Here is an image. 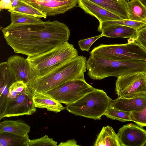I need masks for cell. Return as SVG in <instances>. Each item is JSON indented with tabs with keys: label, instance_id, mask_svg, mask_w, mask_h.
Instances as JSON below:
<instances>
[{
	"label": "cell",
	"instance_id": "8",
	"mask_svg": "<svg viewBox=\"0 0 146 146\" xmlns=\"http://www.w3.org/2000/svg\"><path fill=\"white\" fill-rule=\"evenodd\" d=\"M115 90L119 97H146V72H138L118 77L115 82Z\"/></svg>",
	"mask_w": 146,
	"mask_h": 146
},
{
	"label": "cell",
	"instance_id": "18",
	"mask_svg": "<svg viewBox=\"0 0 146 146\" xmlns=\"http://www.w3.org/2000/svg\"><path fill=\"white\" fill-rule=\"evenodd\" d=\"M30 131V126L21 120H5L0 123V133L25 135L28 134Z\"/></svg>",
	"mask_w": 146,
	"mask_h": 146
},
{
	"label": "cell",
	"instance_id": "6",
	"mask_svg": "<svg viewBox=\"0 0 146 146\" xmlns=\"http://www.w3.org/2000/svg\"><path fill=\"white\" fill-rule=\"evenodd\" d=\"M121 44H101L94 48L90 54L115 60L146 61V51L135 41Z\"/></svg>",
	"mask_w": 146,
	"mask_h": 146
},
{
	"label": "cell",
	"instance_id": "27",
	"mask_svg": "<svg viewBox=\"0 0 146 146\" xmlns=\"http://www.w3.org/2000/svg\"><path fill=\"white\" fill-rule=\"evenodd\" d=\"M57 142L45 135L39 138L29 140V146H57Z\"/></svg>",
	"mask_w": 146,
	"mask_h": 146
},
{
	"label": "cell",
	"instance_id": "23",
	"mask_svg": "<svg viewBox=\"0 0 146 146\" xmlns=\"http://www.w3.org/2000/svg\"><path fill=\"white\" fill-rule=\"evenodd\" d=\"M9 12H15L33 16L39 18L45 19L47 15L38 9L31 6L21 0L16 7L8 9Z\"/></svg>",
	"mask_w": 146,
	"mask_h": 146
},
{
	"label": "cell",
	"instance_id": "12",
	"mask_svg": "<svg viewBox=\"0 0 146 146\" xmlns=\"http://www.w3.org/2000/svg\"><path fill=\"white\" fill-rule=\"evenodd\" d=\"M7 62L15 81H23L28 85L31 79V72L26 58L13 55L8 58Z\"/></svg>",
	"mask_w": 146,
	"mask_h": 146
},
{
	"label": "cell",
	"instance_id": "15",
	"mask_svg": "<svg viewBox=\"0 0 146 146\" xmlns=\"http://www.w3.org/2000/svg\"><path fill=\"white\" fill-rule=\"evenodd\" d=\"M138 30L124 26L112 25L104 28L101 32L104 36L109 38H129L128 42L135 40L137 35Z\"/></svg>",
	"mask_w": 146,
	"mask_h": 146
},
{
	"label": "cell",
	"instance_id": "2",
	"mask_svg": "<svg viewBox=\"0 0 146 146\" xmlns=\"http://www.w3.org/2000/svg\"><path fill=\"white\" fill-rule=\"evenodd\" d=\"M86 58L77 56L59 65L45 75L31 81L28 85L33 95L44 93L67 81L84 80Z\"/></svg>",
	"mask_w": 146,
	"mask_h": 146
},
{
	"label": "cell",
	"instance_id": "29",
	"mask_svg": "<svg viewBox=\"0 0 146 146\" xmlns=\"http://www.w3.org/2000/svg\"><path fill=\"white\" fill-rule=\"evenodd\" d=\"M102 36H104V35L103 34L101 33L100 35L98 36L80 40L78 43L80 49L83 51L89 52L91 46L93 43Z\"/></svg>",
	"mask_w": 146,
	"mask_h": 146
},
{
	"label": "cell",
	"instance_id": "4",
	"mask_svg": "<svg viewBox=\"0 0 146 146\" xmlns=\"http://www.w3.org/2000/svg\"><path fill=\"white\" fill-rule=\"evenodd\" d=\"M78 56L77 50L74 45L67 41L40 54L27 57L26 59L29 64L31 72V79L29 84Z\"/></svg>",
	"mask_w": 146,
	"mask_h": 146
},
{
	"label": "cell",
	"instance_id": "25",
	"mask_svg": "<svg viewBox=\"0 0 146 146\" xmlns=\"http://www.w3.org/2000/svg\"><path fill=\"white\" fill-rule=\"evenodd\" d=\"M28 88L27 84L23 81H15L9 88L7 98H15L23 94Z\"/></svg>",
	"mask_w": 146,
	"mask_h": 146
},
{
	"label": "cell",
	"instance_id": "14",
	"mask_svg": "<svg viewBox=\"0 0 146 146\" xmlns=\"http://www.w3.org/2000/svg\"><path fill=\"white\" fill-rule=\"evenodd\" d=\"M110 107L128 113L141 111L146 108V97L126 98L118 97L111 100Z\"/></svg>",
	"mask_w": 146,
	"mask_h": 146
},
{
	"label": "cell",
	"instance_id": "10",
	"mask_svg": "<svg viewBox=\"0 0 146 146\" xmlns=\"http://www.w3.org/2000/svg\"><path fill=\"white\" fill-rule=\"evenodd\" d=\"M38 9L47 16L63 14L73 8L77 0H22Z\"/></svg>",
	"mask_w": 146,
	"mask_h": 146
},
{
	"label": "cell",
	"instance_id": "35",
	"mask_svg": "<svg viewBox=\"0 0 146 146\" xmlns=\"http://www.w3.org/2000/svg\"><path fill=\"white\" fill-rule=\"evenodd\" d=\"M120 0L122 1H125V0Z\"/></svg>",
	"mask_w": 146,
	"mask_h": 146
},
{
	"label": "cell",
	"instance_id": "32",
	"mask_svg": "<svg viewBox=\"0 0 146 146\" xmlns=\"http://www.w3.org/2000/svg\"><path fill=\"white\" fill-rule=\"evenodd\" d=\"M58 146H79L80 145L77 144L76 141L74 139L68 140L65 142H61L58 145Z\"/></svg>",
	"mask_w": 146,
	"mask_h": 146
},
{
	"label": "cell",
	"instance_id": "34",
	"mask_svg": "<svg viewBox=\"0 0 146 146\" xmlns=\"http://www.w3.org/2000/svg\"><path fill=\"white\" fill-rule=\"evenodd\" d=\"M143 146H146V142L143 145Z\"/></svg>",
	"mask_w": 146,
	"mask_h": 146
},
{
	"label": "cell",
	"instance_id": "17",
	"mask_svg": "<svg viewBox=\"0 0 146 146\" xmlns=\"http://www.w3.org/2000/svg\"><path fill=\"white\" fill-rule=\"evenodd\" d=\"M33 101L36 108H46L47 110L58 113L65 109L61 104L44 93L36 94L33 96Z\"/></svg>",
	"mask_w": 146,
	"mask_h": 146
},
{
	"label": "cell",
	"instance_id": "5",
	"mask_svg": "<svg viewBox=\"0 0 146 146\" xmlns=\"http://www.w3.org/2000/svg\"><path fill=\"white\" fill-rule=\"evenodd\" d=\"M111 100L104 91L96 88L75 102L67 105L66 109L76 115L100 119L110 107Z\"/></svg>",
	"mask_w": 146,
	"mask_h": 146
},
{
	"label": "cell",
	"instance_id": "26",
	"mask_svg": "<svg viewBox=\"0 0 146 146\" xmlns=\"http://www.w3.org/2000/svg\"><path fill=\"white\" fill-rule=\"evenodd\" d=\"M129 113L110 107L107 110L104 115L108 118L123 122L131 121L129 116Z\"/></svg>",
	"mask_w": 146,
	"mask_h": 146
},
{
	"label": "cell",
	"instance_id": "3",
	"mask_svg": "<svg viewBox=\"0 0 146 146\" xmlns=\"http://www.w3.org/2000/svg\"><path fill=\"white\" fill-rule=\"evenodd\" d=\"M87 75L91 79L101 80L138 72H146V61L115 60L90 54L86 61Z\"/></svg>",
	"mask_w": 146,
	"mask_h": 146
},
{
	"label": "cell",
	"instance_id": "19",
	"mask_svg": "<svg viewBox=\"0 0 146 146\" xmlns=\"http://www.w3.org/2000/svg\"><path fill=\"white\" fill-rule=\"evenodd\" d=\"M94 146H120L117 134L110 126L103 127Z\"/></svg>",
	"mask_w": 146,
	"mask_h": 146
},
{
	"label": "cell",
	"instance_id": "21",
	"mask_svg": "<svg viewBox=\"0 0 146 146\" xmlns=\"http://www.w3.org/2000/svg\"><path fill=\"white\" fill-rule=\"evenodd\" d=\"M129 19L146 22V7L139 0L127 2Z\"/></svg>",
	"mask_w": 146,
	"mask_h": 146
},
{
	"label": "cell",
	"instance_id": "20",
	"mask_svg": "<svg viewBox=\"0 0 146 146\" xmlns=\"http://www.w3.org/2000/svg\"><path fill=\"white\" fill-rule=\"evenodd\" d=\"M29 140L28 134L0 133V146H29Z\"/></svg>",
	"mask_w": 146,
	"mask_h": 146
},
{
	"label": "cell",
	"instance_id": "7",
	"mask_svg": "<svg viewBox=\"0 0 146 146\" xmlns=\"http://www.w3.org/2000/svg\"><path fill=\"white\" fill-rule=\"evenodd\" d=\"M96 89L85 80H76L65 82L44 93L59 103L67 105Z\"/></svg>",
	"mask_w": 146,
	"mask_h": 146
},
{
	"label": "cell",
	"instance_id": "30",
	"mask_svg": "<svg viewBox=\"0 0 146 146\" xmlns=\"http://www.w3.org/2000/svg\"><path fill=\"white\" fill-rule=\"evenodd\" d=\"M135 41L146 51V26L138 31Z\"/></svg>",
	"mask_w": 146,
	"mask_h": 146
},
{
	"label": "cell",
	"instance_id": "13",
	"mask_svg": "<svg viewBox=\"0 0 146 146\" xmlns=\"http://www.w3.org/2000/svg\"><path fill=\"white\" fill-rule=\"evenodd\" d=\"M78 6L87 14L96 17L99 23L124 19L108 10L87 0H77Z\"/></svg>",
	"mask_w": 146,
	"mask_h": 146
},
{
	"label": "cell",
	"instance_id": "1",
	"mask_svg": "<svg viewBox=\"0 0 146 146\" xmlns=\"http://www.w3.org/2000/svg\"><path fill=\"white\" fill-rule=\"evenodd\" d=\"M7 43L15 53L31 57L68 41L70 31L57 20L20 25L11 23L1 29Z\"/></svg>",
	"mask_w": 146,
	"mask_h": 146
},
{
	"label": "cell",
	"instance_id": "24",
	"mask_svg": "<svg viewBox=\"0 0 146 146\" xmlns=\"http://www.w3.org/2000/svg\"><path fill=\"white\" fill-rule=\"evenodd\" d=\"M11 23L14 25L31 24L42 21L38 17L15 12L10 13Z\"/></svg>",
	"mask_w": 146,
	"mask_h": 146
},
{
	"label": "cell",
	"instance_id": "36",
	"mask_svg": "<svg viewBox=\"0 0 146 146\" xmlns=\"http://www.w3.org/2000/svg\"><path fill=\"white\" fill-rule=\"evenodd\" d=\"M125 0L127 1H129V0Z\"/></svg>",
	"mask_w": 146,
	"mask_h": 146
},
{
	"label": "cell",
	"instance_id": "28",
	"mask_svg": "<svg viewBox=\"0 0 146 146\" xmlns=\"http://www.w3.org/2000/svg\"><path fill=\"white\" fill-rule=\"evenodd\" d=\"M129 116L131 121L140 127H146V108L139 111L130 113Z\"/></svg>",
	"mask_w": 146,
	"mask_h": 146
},
{
	"label": "cell",
	"instance_id": "16",
	"mask_svg": "<svg viewBox=\"0 0 146 146\" xmlns=\"http://www.w3.org/2000/svg\"><path fill=\"white\" fill-rule=\"evenodd\" d=\"M112 12L124 19H129L127 2L120 0H87Z\"/></svg>",
	"mask_w": 146,
	"mask_h": 146
},
{
	"label": "cell",
	"instance_id": "11",
	"mask_svg": "<svg viewBox=\"0 0 146 146\" xmlns=\"http://www.w3.org/2000/svg\"><path fill=\"white\" fill-rule=\"evenodd\" d=\"M117 135L120 146H143L146 142V130L132 123L119 128Z\"/></svg>",
	"mask_w": 146,
	"mask_h": 146
},
{
	"label": "cell",
	"instance_id": "31",
	"mask_svg": "<svg viewBox=\"0 0 146 146\" xmlns=\"http://www.w3.org/2000/svg\"><path fill=\"white\" fill-rule=\"evenodd\" d=\"M21 0H1L0 11L3 9H11L16 7Z\"/></svg>",
	"mask_w": 146,
	"mask_h": 146
},
{
	"label": "cell",
	"instance_id": "33",
	"mask_svg": "<svg viewBox=\"0 0 146 146\" xmlns=\"http://www.w3.org/2000/svg\"><path fill=\"white\" fill-rule=\"evenodd\" d=\"M146 7V0H139Z\"/></svg>",
	"mask_w": 146,
	"mask_h": 146
},
{
	"label": "cell",
	"instance_id": "22",
	"mask_svg": "<svg viewBox=\"0 0 146 146\" xmlns=\"http://www.w3.org/2000/svg\"><path fill=\"white\" fill-rule=\"evenodd\" d=\"M112 25H120L130 27L138 30L146 26V22H139L130 19H123L103 22L99 23L98 28L100 32L105 27Z\"/></svg>",
	"mask_w": 146,
	"mask_h": 146
},
{
	"label": "cell",
	"instance_id": "9",
	"mask_svg": "<svg viewBox=\"0 0 146 146\" xmlns=\"http://www.w3.org/2000/svg\"><path fill=\"white\" fill-rule=\"evenodd\" d=\"M33 95L29 88L24 93L14 99L7 98L0 120L5 117L31 115L36 111Z\"/></svg>",
	"mask_w": 146,
	"mask_h": 146
}]
</instances>
